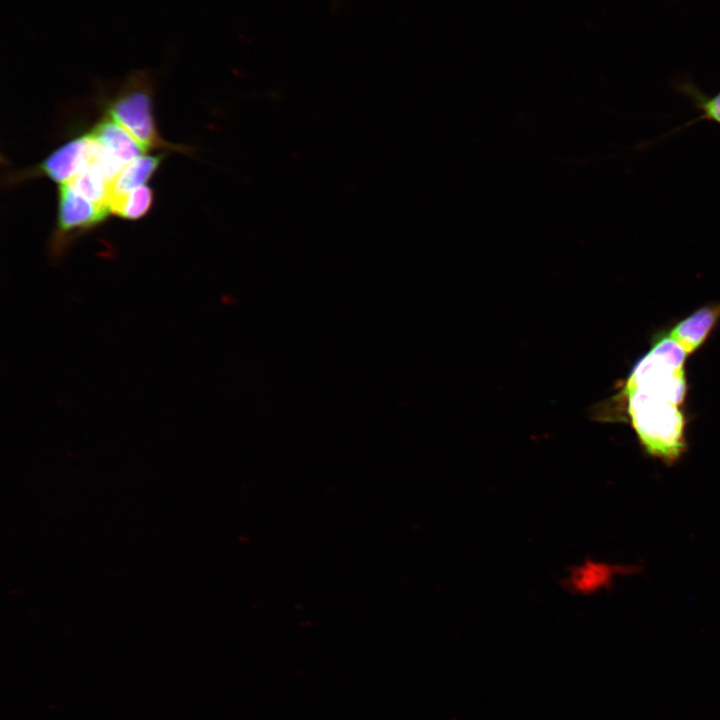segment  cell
<instances>
[{"mask_svg":"<svg viewBox=\"0 0 720 720\" xmlns=\"http://www.w3.org/2000/svg\"><path fill=\"white\" fill-rule=\"evenodd\" d=\"M152 203V189L147 185H141L124 196L112 200L109 203V209L111 214L120 218L136 220L150 210Z\"/></svg>","mask_w":720,"mask_h":720,"instance_id":"30bf717a","label":"cell"},{"mask_svg":"<svg viewBox=\"0 0 720 720\" xmlns=\"http://www.w3.org/2000/svg\"><path fill=\"white\" fill-rule=\"evenodd\" d=\"M153 80L144 70L130 73L107 101L106 114L121 125L145 151L185 152L180 145L168 143L158 133L153 112Z\"/></svg>","mask_w":720,"mask_h":720,"instance_id":"7a4b0ae2","label":"cell"},{"mask_svg":"<svg viewBox=\"0 0 720 720\" xmlns=\"http://www.w3.org/2000/svg\"><path fill=\"white\" fill-rule=\"evenodd\" d=\"M675 88L689 98L694 108L700 113L698 117L682 125L681 129L699 121H710L720 125V90L711 96L687 79L678 81Z\"/></svg>","mask_w":720,"mask_h":720,"instance_id":"9c48e42d","label":"cell"},{"mask_svg":"<svg viewBox=\"0 0 720 720\" xmlns=\"http://www.w3.org/2000/svg\"><path fill=\"white\" fill-rule=\"evenodd\" d=\"M163 158L164 154H143L126 164L110 184L109 203L131 190L145 185L158 169Z\"/></svg>","mask_w":720,"mask_h":720,"instance_id":"52a82bcc","label":"cell"},{"mask_svg":"<svg viewBox=\"0 0 720 720\" xmlns=\"http://www.w3.org/2000/svg\"><path fill=\"white\" fill-rule=\"evenodd\" d=\"M67 185L87 200L109 208L110 182L100 165L90 157L89 148L85 165Z\"/></svg>","mask_w":720,"mask_h":720,"instance_id":"ba28073f","label":"cell"},{"mask_svg":"<svg viewBox=\"0 0 720 720\" xmlns=\"http://www.w3.org/2000/svg\"><path fill=\"white\" fill-rule=\"evenodd\" d=\"M719 320L720 304H708L679 321L666 333L689 355L702 346Z\"/></svg>","mask_w":720,"mask_h":720,"instance_id":"5b68a950","label":"cell"},{"mask_svg":"<svg viewBox=\"0 0 720 720\" xmlns=\"http://www.w3.org/2000/svg\"><path fill=\"white\" fill-rule=\"evenodd\" d=\"M687 389L685 372L664 364H649L631 370L609 403L614 408L623 407L618 417L630 420L649 456L672 464L687 446V420L681 409Z\"/></svg>","mask_w":720,"mask_h":720,"instance_id":"6da1fadb","label":"cell"},{"mask_svg":"<svg viewBox=\"0 0 720 720\" xmlns=\"http://www.w3.org/2000/svg\"><path fill=\"white\" fill-rule=\"evenodd\" d=\"M90 137L87 134L70 140L51 153L36 167L18 176L20 179L45 176L58 184H67L87 161Z\"/></svg>","mask_w":720,"mask_h":720,"instance_id":"277c9868","label":"cell"},{"mask_svg":"<svg viewBox=\"0 0 720 720\" xmlns=\"http://www.w3.org/2000/svg\"><path fill=\"white\" fill-rule=\"evenodd\" d=\"M110 214L108 207L87 200L67 184L59 185L57 220L51 250L59 255L72 239L95 228Z\"/></svg>","mask_w":720,"mask_h":720,"instance_id":"3957f363","label":"cell"},{"mask_svg":"<svg viewBox=\"0 0 720 720\" xmlns=\"http://www.w3.org/2000/svg\"><path fill=\"white\" fill-rule=\"evenodd\" d=\"M87 134L123 166L146 153L121 125L107 115L97 121Z\"/></svg>","mask_w":720,"mask_h":720,"instance_id":"8992f818","label":"cell"}]
</instances>
